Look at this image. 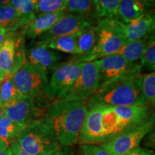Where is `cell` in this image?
I'll return each mask as SVG.
<instances>
[{"label": "cell", "instance_id": "cell-3", "mask_svg": "<svg viewBox=\"0 0 155 155\" xmlns=\"http://www.w3.org/2000/svg\"><path fill=\"white\" fill-rule=\"evenodd\" d=\"M94 104L113 106H150L141 92V74L98 88L87 100L88 106Z\"/></svg>", "mask_w": 155, "mask_h": 155}, {"label": "cell", "instance_id": "cell-42", "mask_svg": "<svg viewBox=\"0 0 155 155\" xmlns=\"http://www.w3.org/2000/svg\"><path fill=\"white\" fill-rule=\"evenodd\" d=\"M31 1L32 2V3H33L34 5H35V4L38 2V0H31Z\"/></svg>", "mask_w": 155, "mask_h": 155}, {"label": "cell", "instance_id": "cell-37", "mask_svg": "<svg viewBox=\"0 0 155 155\" xmlns=\"http://www.w3.org/2000/svg\"><path fill=\"white\" fill-rule=\"evenodd\" d=\"M11 0H0V6L7 5V4L10 3Z\"/></svg>", "mask_w": 155, "mask_h": 155}, {"label": "cell", "instance_id": "cell-26", "mask_svg": "<svg viewBox=\"0 0 155 155\" xmlns=\"http://www.w3.org/2000/svg\"><path fill=\"white\" fill-rule=\"evenodd\" d=\"M141 88L143 96L147 104L154 108L155 106V73L141 74Z\"/></svg>", "mask_w": 155, "mask_h": 155}, {"label": "cell", "instance_id": "cell-17", "mask_svg": "<svg viewBox=\"0 0 155 155\" xmlns=\"http://www.w3.org/2000/svg\"><path fill=\"white\" fill-rule=\"evenodd\" d=\"M152 6L144 0H119L117 18L127 23L145 14Z\"/></svg>", "mask_w": 155, "mask_h": 155}, {"label": "cell", "instance_id": "cell-30", "mask_svg": "<svg viewBox=\"0 0 155 155\" xmlns=\"http://www.w3.org/2000/svg\"><path fill=\"white\" fill-rule=\"evenodd\" d=\"M79 155H111L99 145L81 144L78 149Z\"/></svg>", "mask_w": 155, "mask_h": 155}, {"label": "cell", "instance_id": "cell-36", "mask_svg": "<svg viewBox=\"0 0 155 155\" xmlns=\"http://www.w3.org/2000/svg\"><path fill=\"white\" fill-rule=\"evenodd\" d=\"M7 33H8V31L6 30L5 28H4L3 27L0 26V39L5 38Z\"/></svg>", "mask_w": 155, "mask_h": 155}, {"label": "cell", "instance_id": "cell-40", "mask_svg": "<svg viewBox=\"0 0 155 155\" xmlns=\"http://www.w3.org/2000/svg\"><path fill=\"white\" fill-rule=\"evenodd\" d=\"M144 1L147 2L151 4L152 5H154V0H144Z\"/></svg>", "mask_w": 155, "mask_h": 155}, {"label": "cell", "instance_id": "cell-12", "mask_svg": "<svg viewBox=\"0 0 155 155\" xmlns=\"http://www.w3.org/2000/svg\"><path fill=\"white\" fill-rule=\"evenodd\" d=\"M4 109L5 116L27 127L32 121L43 117L48 108L45 109L34 98L22 96Z\"/></svg>", "mask_w": 155, "mask_h": 155}, {"label": "cell", "instance_id": "cell-8", "mask_svg": "<svg viewBox=\"0 0 155 155\" xmlns=\"http://www.w3.org/2000/svg\"><path fill=\"white\" fill-rule=\"evenodd\" d=\"M98 61L100 78L98 88L141 74V64L130 63L116 54Z\"/></svg>", "mask_w": 155, "mask_h": 155}, {"label": "cell", "instance_id": "cell-38", "mask_svg": "<svg viewBox=\"0 0 155 155\" xmlns=\"http://www.w3.org/2000/svg\"><path fill=\"white\" fill-rule=\"evenodd\" d=\"M5 115V109H4V108L0 105V119H1V118L2 117V116Z\"/></svg>", "mask_w": 155, "mask_h": 155}, {"label": "cell", "instance_id": "cell-24", "mask_svg": "<svg viewBox=\"0 0 155 155\" xmlns=\"http://www.w3.org/2000/svg\"><path fill=\"white\" fill-rule=\"evenodd\" d=\"M45 45L52 50H58V51L69 53L71 55H77L75 34L58 37Z\"/></svg>", "mask_w": 155, "mask_h": 155}, {"label": "cell", "instance_id": "cell-11", "mask_svg": "<svg viewBox=\"0 0 155 155\" xmlns=\"http://www.w3.org/2000/svg\"><path fill=\"white\" fill-rule=\"evenodd\" d=\"M84 64L71 61L58 64L48 79L45 91L47 100L53 102L63 96L79 76Z\"/></svg>", "mask_w": 155, "mask_h": 155}, {"label": "cell", "instance_id": "cell-1", "mask_svg": "<svg viewBox=\"0 0 155 155\" xmlns=\"http://www.w3.org/2000/svg\"><path fill=\"white\" fill-rule=\"evenodd\" d=\"M81 130L80 144L100 145L134 129L146 121L154 111L150 106H113L94 104L88 106Z\"/></svg>", "mask_w": 155, "mask_h": 155}, {"label": "cell", "instance_id": "cell-35", "mask_svg": "<svg viewBox=\"0 0 155 155\" xmlns=\"http://www.w3.org/2000/svg\"><path fill=\"white\" fill-rule=\"evenodd\" d=\"M9 147V145L7 142L2 139H0V155H5Z\"/></svg>", "mask_w": 155, "mask_h": 155}, {"label": "cell", "instance_id": "cell-23", "mask_svg": "<svg viewBox=\"0 0 155 155\" xmlns=\"http://www.w3.org/2000/svg\"><path fill=\"white\" fill-rule=\"evenodd\" d=\"M22 96L12 78L4 79L0 83V105L4 108L11 105Z\"/></svg>", "mask_w": 155, "mask_h": 155}, {"label": "cell", "instance_id": "cell-28", "mask_svg": "<svg viewBox=\"0 0 155 155\" xmlns=\"http://www.w3.org/2000/svg\"><path fill=\"white\" fill-rule=\"evenodd\" d=\"M9 4L28 23L35 17V5L31 0H11Z\"/></svg>", "mask_w": 155, "mask_h": 155}, {"label": "cell", "instance_id": "cell-31", "mask_svg": "<svg viewBox=\"0 0 155 155\" xmlns=\"http://www.w3.org/2000/svg\"><path fill=\"white\" fill-rule=\"evenodd\" d=\"M141 142L143 143L144 148L150 149V150H154L155 147V132L154 129L150 131L145 136L144 138Z\"/></svg>", "mask_w": 155, "mask_h": 155}, {"label": "cell", "instance_id": "cell-25", "mask_svg": "<svg viewBox=\"0 0 155 155\" xmlns=\"http://www.w3.org/2000/svg\"><path fill=\"white\" fill-rule=\"evenodd\" d=\"M97 17L102 19L117 17L119 0H94Z\"/></svg>", "mask_w": 155, "mask_h": 155}, {"label": "cell", "instance_id": "cell-7", "mask_svg": "<svg viewBox=\"0 0 155 155\" xmlns=\"http://www.w3.org/2000/svg\"><path fill=\"white\" fill-rule=\"evenodd\" d=\"M99 82L98 61L86 62L71 88L56 101H86L96 91L99 87Z\"/></svg>", "mask_w": 155, "mask_h": 155}, {"label": "cell", "instance_id": "cell-33", "mask_svg": "<svg viewBox=\"0 0 155 155\" xmlns=\"http://www.w3.org/2000/svg\"><path fill=\"white\" fill-rule=\"evenodd\" d=\"M153 153H154V151L150 150V149L139 147L128 155H152Z\"/></svg>", "mask_w": 155, "mask_h": 155}, {"label": "cell", "instance_id": "cell-18", "mask_svg": "<svg viewBox=\"0 0 155 155\" xmlns=\"http://www.w3.org/2000/svg\"><path fill=\"white\" fill-rule=\"evenodd\" d=\"M77 55L75 57L82 58L91 53L96 45L97 28L96 25L83 28L75 34Z\"/></svg>", "mask_w": 155, "mask_h": 155}, {"label": "cell", "instance_id": "cell-20", "mask_svg": "<svg viewBox=\"0 0 155 155\" xmlns=\"http://www.w3.org/2000/svg\"><path fill=\"white\" fill-rule=\"evenodd\" d=\"M153 36H154V32L144 38L128 42L116 54L121 56L126 61L130 63H136L141 59V56L144 54L149 42Z\"/></svg>", "mask_w": 155, "mask_h": 155}, {"label": "cell", "instance_id": "cell-19", "mask_svg": "<svg viewBox=\"0 0 155 155\" xmlns=\"http://www.w3.org/2000/svg\"><path fill=\"white\" fill-rule=\"evenodd\" d=\"M28 24L10 4L0 6V26L8 32L18 31Z\"/></svg>", "mask_w": 155, "mask_h": 155}, {"label": "cell", "instance_id": "cell-5", "mask_svg": "<svg viewBox=\"0 0 155 155\" xmlns=\"http://www.w3.org/2000/svg\"><path fill=\"white\" fill-rule=\"evenodd\" d=\"M117 17L102 19L96 25L97 40L91 52L82 58L75 57L71 61L86 63L114 55L127 44L116 26Z\"/></svg>", "mask_w": 155, "mask_h": 155}, {"label": "cell", "instance_id": "cell-44", "mask_svg": "<svg viewBox=\"0 0 155 155\" xmlns=\"http://www.w3.org/2000/svg\"><path fill=\"white\" fill-rule=\"evenodd\" d=\"M0 83H1V81H0Z\"/></svg>", "mask_w": 155, "mask_h": 155}, {"label": "cell", "instance_id": "cell-43", "mask_svg": "<svg viewBox=\"0 0 155 155\" xmlns=\"http://www.w3.org/2000/svg\"><path fill=\"white\" fill-rule=\"evenodd\" d=\"M152 155H155V154H154V153H153V154H152Z\"/></svg>", "mask_w": 155, "mask_h": 155}, {"label": "cell", "instance_id": "cell-41", "mask_svg": "<svg viewBox=\"0 0 155 155\" xmlns=\"http://www.w3.org/2000/svg\"><path fill=\"white\" fill-rule=\"evenodd\" d=\"M2 80H3V75L2 74L1 71H0V81L2 82Z\"/></svg>", "mask_w": 155, "mask_h": 155}, {"label": "cell", "instance_id": "cell-22", "mask_svg": "<svg viewBox=\"0 0 155 155\" xmlns=\"http://www.w3.org/2000/svg\"><path fill=\"white\" fill-rule=\"evenodd\" d=\"M26 126L17 123L4 115L0 119V139H2L9 145L24 130Z\"/></svg>", "mask_w": 155, "mask_h": 155}, {"label": "cell", "instance_id": "cell-9", "mask_svg": "<svg viewBox=\"0 0 155 155\" xmlns=\"http://www.w3.org/2000/svg\"><path fill=\"white\" fill-rule=\"evenodd\" d=\"M12 78L22 96L34 99L46 98L48 75L28 62L15 73Z\"/></svg>", "mask_w": 155, "mask_h": 155}, {"label": "cell", "instance_id": "cell-4", "mask_svg": "<svg viewBox=\"0 0 155 155\" xmlns=\"http://www.w3.org/2000/svg\"><path fill=\"white\" fill-rule=\"evenodd\" d=\"M44 116L27 126L16 139L19 147L30 155H54L62 147Z\"/></svg>", "mask_w": 155, "mask_h": 155}, {"label": "cell", "instance_id": "cell-6", "mask_svg": "<svg viewBox=\"0 0 155 155\" xmlns=\"http://www.w3.org/2000/svg\"><path fill=\"white\" fill-rule=\"evenodd\" d=\"M25 40V35L19 30L8 32L0 45V71L3 80L12 77L27 62Z\"/></svg>", "mask_w": 155, "mask_h": 155}, {"label": "cell", "instance_id": "cell-14", "mask_svg": "<svg viewBox=\"0 0 155 155\" xmlns=\"http://www.w3.org/2000/svg\"><path fill=\"white\" fill-rule=\"evenodd\" d=\"M116 26L127 43L144 38L154 32V10L151 9L127 23L121 22L117 18Z\"/></svg>", "mask_w": 155, "mask_h": 155}, {"label": "cell", "instance_id": "cell-21", "mask_svg": "<svg viewBox=\"0 0 155 155\" xmlns=\"http://www.w3.org/2000/svg\"><path fill=\"white\" fill-rule=\"evenodd\" d=\"M64 11L66 13L87 17L95 24L99 22L96 15L94 0H68Z\"/></svg>", "mask_w": 155, "mask_h": 155}, {"label": "cell", "instance_id": "cell-27", "mask_svg": "<svg viewBox=\"0 0 155 155\" xmlns=\"http://www.w3.org/2000/svg\"><path fill=\"white\" fill-rule=\"evenodd\" d=\"M68 0H38L35 5V16L46 13L64 11Z\"/></svg>", "mask_w": 155, "mask_h": 155}, {"label": "cell", "instance_id": "cell-15", "mask_svg": "<svg viewBox=\"0 0 155 155\" xmlns=\"http://www.w3.org/2000/svg\"><path fill=\"white\" fill-rule=\"evenodd\" d=\"M60 59L56 52L38 41L26 50L27 62L48 75L59 64Z\"/></svg>", "mask_w": 155, "mask_h": 155}, {"label": "cell", "instance_id": "cell-32", "mask_svg": "<svg viewBox=\"0 0 155 155\" xmlns=\"http://www.w3.org/2000/svg\"><path fill=\"white\" fill-rule=\"evenodd\" d=\"M9 148L11 149L12 152L13 153L14 155H30L28 154V153L24 152V151L19 147L16 140L13 141L11 143L10 145H9Z\"/></svg>", "mask_w": 155, "mask_h": 155}, {"label": "cell", "instance_id": "cell-2", "mask_svg": "<svg viewBox=\"0 0 155 155\" xmlns=\"http://www.w3.org/2000/svg\"><path fill=\"white\" fill-rule=\"evenodd\" d=\"M88 109L86 101H55L50 104L44 117L61 147L78 142Z\"/></svg>", "mask_w": 155, "mask_h": 155}, {"label": "cell", "instance_id": "cell-34", "mask_svg": "<svg viewBox=\"0 0 155 155\" xmlns=\"http://www.w3.org/2000/svg\"><path fill=\"white\" fill-rule=\"evenodd\" d=\"M54 155H75L71 147H62Z\"/></svg>", "mask_w": 155, "mask_h": 155}, {"label": "cell", "instance_id": "cell-13", "mask_svg": "<svg viewBox=\"0 0 155 155\" xmlns=\"http://www.w3.org/2000/svg\"><path fill=\"white\" fill-rule=\"evenodd\" d=\"M95 25L96 24L87 17L70 14L65 12V15L52 27L50 30L39 37L37 41L45 45L58 37L76 34L82 29Z\"/></svg>", "mask_w": 155, "mask_h": 155}, {"label": "cell", "instance_id": "cell-39", "mask_svg": "<svg viewBox=\"0 0 155 155\" xmlns=\"http://www.w3.org/2000/svg\"><path fill=\"white\" fill-rule=\"evenodd\" d=\"M5 155H14V154H13V153L12 152V150H11V149L9 148H9L7 149V152H6Z\"/></svg>", "mask_w": 155, "mask_h": 155}, {"label": "cell", "instance_id": "cell-10", "mask_svg": "<svg viewBox=\"0 0 155 155\" xmlns=\"http://www.w3.org/2000/svg\"><path fill=\"white\" fill-rule=\"evenodd\" d=\"M154 114L138 127L99 146L111 155H128L136 149L140 147L145 136L154 129Z\"/></svg>", "mask_w": 155, "mask_h": 155}, {"label": "cell", "instance_id": "cell-29", "mask_svg": "<svg viewBox=\"0 0 155 155\" xmlns=\"http://www.w3.org/2000/svg\"><path fill=\"white\" fill-rule=\"evenodd\" d=\"M141 67L146 68L150 72H154L155 70V39L153 36L149 42L141 59Z\"/></svg>", "mask_w": 155, "mask_h": 155}, {"label": "cell", "instance_id": "cell-16", "mask_svg": "<svg viewBox=\"0 0 155 155\" xmlns=\"http://www.w3.org/2000/svg\"><path fill=\"white\" fill-rule=\"evenodd\" d=\"M64 15L65 11L39 15L35 17L34 19L21 30L25 38L35 40L50 30Z\"/></svg>", "mask_w": 155, "mask_h": 155}]
</instances>
